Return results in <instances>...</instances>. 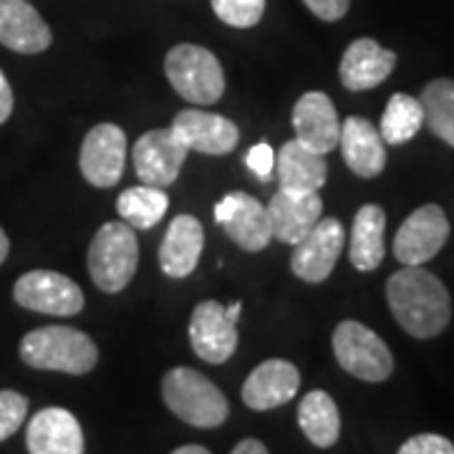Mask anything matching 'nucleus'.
<instances>
[{"label": "nucleus", "mask_w": 454, "mask_h": 454, "mask_svg": "<svg viewBox=\"0 0 454 454\" xmlns=\"http://www.w3.org/2000/svg\"><path fill=\"white\" fill-rule=\"evenodd\" d=\"M20 361L38 372L83 376L98 364V348L89 333L71 325H43L20 340Z\"/></svg>", "instance_id": "obj_2"}, {"label": "nucleus", "mask_w": 454, "mask_h": 454, "mask_svg": "<svg viewBox=\"0 0 454 454\" xmlns=\"http://www.w3.org/2000/svg\"><path fill=\"white\" fill-rule=\"evenodd\" d=\"M422 129L424 112L419 98L409 97V94H394L381 114V124H379L381 139L387 145L399 146L411 142Z\"/></svg>", "instance_id": "obj_27"}, {"label": "nucleus", "mask_w": 454, "mask_h": 454, "mask_svg": "<svg viewBox=\"0 0 454 454\" xmlns=\"http://www.w3.org/2000/svg\"><path fill=\"white\" fill-rule=\"evenodd\" d=\"M13 114V89L5 79V74L0 71V124H5Z\"/></svg>", "instance_id": "obj_34"}, {"label": "nucleus", "mask_w": 454, "mask_h": 454, "mask_svg": "<svg viewBox=\"0 0 454 454\" xmlns=\"http://www.w3.org/2000/svg\"><path fill=\"white\" fill-rule=\"evenodd\" d=\"M169 210V195L160 187H127L119 200H116V212L121 217V223H127L134 230H152L164 220V215Z\"/></svg>", "instance_id": "obj_26"}, {"label": "nucleus", "mask_w": 454, "mask_h": 454, "mask_svg": "<svg viewBox=\"0 0 454 454\" xmlns=\"http://www.w3.org/2000/svg\"><path fill=\"white\" fill-rule=\"evenodd\" d=\"M187 146L179 142V137L167 129H152L142 134L137 139V145L131 149V160H134V172L142 184L149 187H169L175 184L187 160Z\"/></svg>", "instance_id": "obj_11"}, {"label": "nucleus", "mask_w": 454, "mask_h": 454, "mask_svg": "<svg viewBox=\"0 0 454 454\" xmlns=\"http://www.w3.org/2000/svg\"><path fill=\"white\" fill-rule=\"evenodd\" d=\"M172 131L187 149H195L200 154L220 157L232 152L240 142V129L220 114L202 112V109H184L175 116Z\"/></svg>", "instance_id": "obj_16"}, {"label": "nucleus", "mask_w": 454, "mask_h": 454, "mask_svg": "<svg viewBox=\"0 0 454 454\" xmlns=\"http://www.w3.org/2000/svg\"><path fill=\"white\" fill-rule=\"evenodd\" d=\"M215 223L245 253H260L273 240L268 207L247 192H227L215 205Z\"/></svg>", "instance_id": "obj_8"}, {"label": "nucleus", "mask_w": 454, "mask_h": 454, "mask_svg": "<svg viewBox=\"0 0 454 454\" xmlns=\"http://www.w3.org/2000/svg\"><path fill=\"white\" fill-rule=\"evenodd\" d=\"M391 316L414 339H434L452 321L447 286L422 265H404L387 283Z\"/></svg>", "instance_id": "obj_1"}, {"label": "nucleus", "mask_w": 454, "mask_h": 454, "mask_svg": "<svg viewBox=\"0 0 454 454\" xmlns=\"http://www.w3.org/2000/svg\"><path fill=\"white\" fill-rule=\"evenodd\" d=\"M28 399L13 389H0V442L11 439L26 422Z\"/></svg>", "instance_id": "obj_30"}, {"label": "nucleus", "mask_w": 454, "mask_h": 454, "mask_svg": "<svg viewBox=\"0 0 454 454\" xmlns=\"http://www.w3.org/2000/svg\"><path fill=\"white\" fill-rule=\"evenodd\" d=\"M124 162H127V134L121 127L104 121L83 137L79 169L91 187L98 190L114 187L124 175Z\"/></svg>", "instance_id": "obj_12"}, {"label": "nucleus", "mask_w": 454, "mask_h": 454, "mask_svg": "<svg viewBox=\"0 0 454 454\" xmlns=\"http://www.w3.org/2000/svg\"><path fill=\"white\" fill-rule=\"evenodd\" d=\"M298 427L313 447H333L340 437V414L333 396L321 389L309 391L298 404Z\"/></svg>", "instance_id": "obj_25"}, {"label": "nucleus", "mask_w": 454, "mask_h": 454, "mask_svg": "<svg viewBox=\"0 0 454 454\" xmlns=\"http://www.w3.org/2000/svg\"><path fill=\"white\" fill-rule=\"evenodd\" d=\"M333 354L346 373L369 384H381L394 373L389 346L358 321H340L333 331Z\"/></svg>", "instance_id": "obj_6"}, {"label": "nucleus", "mask_w": 454, "mask_h": 454, "mask_svg": "<svg viewBox=\"0 0 454 454\" xmlns=\"http://www.w3.org/2000/svg\"><path fill=\"white\" fill-rule=\"evenodd\" d=\"M28 454H83V429L64 406H46L26 427Z\"/></svg>", "instance_id": "obj_17"}, {"label": "nucleus", "mask_w": 454, "mask_h": 454, "mask_svg": "<svg viewBox=\"0 0 454 454\" xmlns=\"http://www.w3.org/2000/svg\"><path fill=\"white\" fill-rule=\"evenodd\" d=\"M339 149L343 154V162L348 164V169L356 177H379L387 167V142L364 116H348L340 124Z\"/></svg>", "instance_id": "obj_19"}, {"label": "nucleus", "mask_w": 454, "mask_h": 454, "mask_svg": "<svg viewBox=\"0 0 454 454\" xmlns=\"http://www.w3.org/2000/svg\"><path fill=\"white\" fill-rule=\"evenodd\" d=\"M205 247V230L195 215H177L167 227L160 247V268L164 276L182 280L192 276Z\"/></svg>", "instance_id": "obj_22"}, {"label": "nucleus", "mask_w": 454, "mask_h": 454, "mask_svg": "<svg viewBox=\"0 0 454 454\" xmlns=\"http://www.w3.org/2000/svg\"><path fill=\"white\" fill-rule=\"evenodd\" d=\"M396 454H454V444L442 434H417L406 439Z\"/></svg>", "instance_id": "obj_32"}, {"label": "nucleus", "mask_w": 454, "mask_h": 454, "mask_svg": "<svg viewBox=\"0 0 454 454\" xmlns=\"http://www.w3.org/2000/svg\"><path fill=\"white\" fill-rule=\"evenodd\" d=\"M8 253H11V240H8L5 230L0 227V265L5 262V258H8Z\"/></svg>", "instance_id": "obj_37"}, {"label": "nucleus", "mask_w": 454, "mask_h": 454, "mask_svg": "<svg viewBox=\"0 0 454 454\" xmlns=\"http://www.w3.org/2000/svg\"><path fill=\"white\" fill-rule=\"evenodd\" d=\"M346 245V230L336 217H321L310 227L306 238L293 245L291 270L293 276L306 283H324L333 273L336 262Z\"/></svg>", "instance_id": "obj_10"}, {"label": "nucleus", "mask_w": 454, "mask_h": 454, "mask_svg": "<svg viewBox=\"0 0 454 454\" xmlns=\"http://www.w3.org/2000/svg\"><path fill=\"white\" fill-rule=\"evenodd\" d=\"M13 298L20 309L46 316H76L86 306L79 283L56 270H31L18 278Z\"/></svg>", "instance_id": "obj_7"}, {"label": "nucleus", "mask_w": 454, "mask_h": 454, "mask_svg": "<svg viewBox=\"0 0 454 454\" xmlns=\"http://www.w3.org/2000/svg\"><path fill=\"white\" fill-rule=\"evenodd\" d=\"M424 112V127L444 145L454 146V82L434 79L424 86L419 97Z\"/></svg>", "instance_id": "obj_28"}, {"label": "nucleus", "mask_w": 454, "mask_h": 454, "mask_svg": "<svg viewBox=\"0 0 454 454\" xmlns=\"http://www.w3.org/2000/svg\"><path fill=\"white\" fill-rule=\"evenodd\" d=\"M245 164L255 175V179L268 182V179L273 177V172H276V152H273V146L268 145V142L253 145L247 149V154H245Z\"/></svg>", "instance_id": "obj_31"}, {"label": "nucleus", "mask_w": 454, "mask_h": 454, "mask_svg": "<svg viewBox=\"0 0 454 454\" xmlns=\"http://www.w3.org/2000/svg\"><path fill=\"white\" fill-rule=\"evenodd\" d=\"M276 175L286 192H321L328 179L325 154L313 152L293 137L278 149Z\"/></svg>", "instance_id": "obj_23"}, {"label": "nucleus", "mask_w": 454, "mask_h": 454, "mask_svg": "<svg viewBox=\"0 0 454 454\" xmlns=\"http://www.w3.org/2000/svg\"><path fill=\"white\" fill-rule=\"evenodd\" d=\"M295 139L318 154H328L339 146L340 119L333 101L324 91H306L293 106Z\"/></svg>", "instance_id": "obj_14"}, {"label": "nucleus", "mask_w": 454, "mask_h": 454, "mask_svg": "<svg viewBox=\"0 0 454 454\" xmlns=\"http://www.w3.org/2000/svg\"><path fill=\"white\" fill-rule=\"evenodd\" d=\"M215 16L230 28H253L265 13V0H210Z\"/></svg>", "instance_id": "obj_29"}, {"label": "nucleus", "mask_w": 454, "mask_h": 454, "mask_svg": "<svg viewBox=\"0 0 454 454\" xmlns=\"http://www.w3.org/2000/svg\"><path fill=\"white\" fill-rule=\"evenodd\" d=\"M301 389V372L286 358L258 364L243 384V404L253 411H270L288 404Z\"/></svg>", "instance_id": "obj_15"}, {"label": "nucleus", "mask_w": 454, "mask_h": 454, "mask_svg": "<svg viewBox=\"0 0 454 454\" xmlns=\"http://www.w3.org/2000/svg\"><path fill=\"white\" fill-rule=\"evenodd\" d=\"M387 212L379 205H364L354 217L351 240H348V260L361 273H372L381 265L387 255Z\"/></svg>", "instance_id": "obj_24"}, {"label": "nucleus", "mask_w": 454, "mask_h": 454, "mask_svg": "<svg viewBox=\"0 0 454 454\" xmlns=\"http://www.w3.org/2000/svg\"><path fill=\"white\" fill-rule=\"evenodd\" d=\"M324 215V200L318 192H286L278 190L268 202V217L273 238L283 245H295L306 238L310 227Z\"/></svg>", "instance_id": "obj_18"}, {"label": "nucleus", "mask_w": 454, "mask_h": 454, "mask_svg": "<svg viewBox=\"0 0 454 454\" xmlns=\"http://www.w3.org/2000/svg\"><path fill=\"white\" fill-rule=\"evenodd\" d=\"M303 3L313 16L321 18L325 23L340 20L348 13V5H351V0H303Z\"/></svg>", "instance_id": "obj_33"}, {"label": "nucleus", "mask_w": 454, "mask_h": 454, "mask_svg": "<svg viewBox=\"0 0 454 454\" xmlns=\"http://www.w3.org/2000/svg\"><path fill=\"white\" fill-rule=\"evenodd\" d=\"M190 343L202 361L220 366L238 351V321L227 316V309L217 301H202L190 318Z\"/></svg>", "instance_id": "obj_13"}, {"label": "nucleus", "mask_w": 454, "mask_h": 454, "mask_svg": "<svg viewBox=\"0 0 454 454\" xmlns=\"http://www.w3.org/2000/svg\"><path fill=\"white\" fill-rule=\"evenodd\" d=\"M162 399L177 419L197 429H217L230 417L225 394L205 373L190 366H175L164 373Z\"/></svg>", "instance_id": "obj_3"}, {"label": "nucleus", "mask_w": 454, "mask_h": 454, "mask_svg": "<svg viewBox=\"0 0 454 454\" xmlns=\"http://www.w3.org/2000/svg\"><path fill=\"white\" fill-rule=\"evenodd\" d=\"M53 43V33L28 0H0V46L16 53H41Z\"/></svg>", "instance_id": "obj_21"}, {"label": "nucleus", "mask_w": 454, "mask_h": 454, "mask_svg": "<svg viewBox=\"0 0 454 454\" xmlns=\"http://www.w3.org/2000/svg\"><path fill=\"white\" fill-rule=\"evenodd\" d=\"M164 76L179 97L197 106L220 101L225 94V71L217 56L197 43H177L164 56Z\"/></svg>", "instance_id": "obj_4"}, {"label": "nucleus", "mask_w": 454, "mask_h": 454, "mask_svg": "<svg viewBox=\"0 0 454 454\" xmlns=\"http://www.w3.org/2000/svg\"><path fill=\"white\" fill-rule=\"evenodd\" d=\"M230 454H270L268 452V447L255 437H247V439H240L238 444H235V450Z\"/></svg>", "instance_id": "obj_35"}, {"label": "nucleus", "mask_w": 454, "mask_h": 454, "mask_svg": "<svg viewBox=\"0 0 454 454\" xmlns=\"http://www.w3.org/2000/svg\"><path fill=\"white\" fill-rule=\"evenodd\" d=\"M396 66V53L384 49L373 38H356L343 51L339 66L340 83L348 91H366L376 89L391 76Z\"/></svg>", "instance_id": "obj_20"}, {"label": "nucleus", "mask_w": 454, "mask_h": 454, "mask_svg": "<svg viewBox=\"0 0 454 454\" xmlns=\"http://www.w3.org/2000/svg\"><path fill=\"white\" fill-rule=\"evenodd\" d=\"M172 454H212L207 447H200V444H184V447H177Z\"/></svg>", "instance_id": "obj_36"}, {"label": "nucleus", "mask_w": 454, "mask_h": 454, "mask_svg": "<svg viewBox=\"0 0 454 454\" xmlns=\"http://www.w3.org/2000/svg\"><path fill=\"white\" fill-rule=\"evenodd\" d=\"M139 268L137 232L127 223H104L89 247V276L101 293H119Z\"/></svg>", "instance_id": "obj_5"}, {"label": "nucleus", "mask_w": 454, "mask_h": 454, "mask_svg": "<svg viewBox=\"0 0 454 454\" xmlns=\"http://www.w3.org/2000/svg\"><path fill=\"white\" fill-rule=\"evenodd\" d=\"M450 240V220L444 210L429 202L406 217L394 238V258L402 265H424L437 258Z\"/></svg>", "instance_id": "obj_9"}]
</instances>
